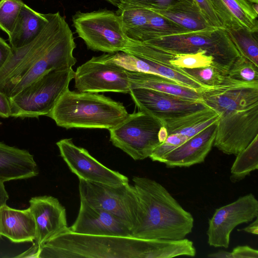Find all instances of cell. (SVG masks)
<instances>
[{
    "label": "cell",
    "instance_id": "cell-1",
    "mask_svg": "<svg viewBox=\"0 0 258 258\" xmlns=\"http://www.w3.org/2000/svg\"><path fill=\"white\" fill-rule=\"evenodd\" d=\"M200 93L203 102L219 115L213 146L237 155L258 135V83L226 77L221 85Z\"/></svg>",
    "mask_w": 258,
    "mask_h": 258
},
{
    "label": "cell",
    "instance_id": "cell-2",
    "mask_svg": "<svg viewBox=\"0 0 258 258\" xmlns=\"http://www.w3.org/2000/svg\"><path fill=\"white\" fill-rule=\"evenodd\" d=\"M133 181L139 204L133 237L179 240L192 232V215L162 184L145 177L134 176Z\"/></svg>",
    "mask_w": 258,
    "mask_h": 258
},
{
    "label": "cell",
    "instance_id": "cell-3",
    "mask_svg": "<svg viewBox=\"0 0 258 258\" xmlns=\"http://www.w3.org/2000/svg\"><path fill=\"white\" fill-rule=\"evenodd\" d=\"M154 239L84 234L69 227L42 246L40 258H153Z\"/></svg>",
    "mask_w": 258,
    "mask_h": 258
},
{
    "label": "cell",
    "instance_id": "cell-4",
    "mask_svg": "<svg viewBox=\"0 0 258 258\" xmlns=\"http://www.w3.org/2000/svg\"><path fill=\"white\" fill-rule=\"evenodd\" d=\"M129 115L120 102L98 93L76 92L68 89L47 116L66 128L110 129Z\"/></svg>",
    "mask_w": 258,
    "mask_h": 258
},
{
    "label": "cell",
    "instance_id": "cell-5",
    "mask_svg": "<svg viewBox=\"0 0 258 258\" xmlns=\"http://www.w3.org/2000/svg\"><path fill=\"white\" fill-rule=\"evenodd\" d=\"M142 42L173 53L205 51L214 57L217 68L226 75L235 60L240 55L224 28L164 35Z\"/></svg>",
    "mask_w": 258,
    "mask_h": 258
},
{
    "label": "cell",
    "instance_id": "cell-6",
    "mask_svg": "<svg viewBox=\"0 0 258 258\" xmlns=\"http://www.w3.org/2000/svg\"><path fill=\"white\" fill-rule=\"evenodd\" d=\"M72 68L50 71L15 95L9 97L11 116H47L74 79Z\"/></svg>",
    "mask_w": 258,
    "mask_h": 258
},
{
    "label": "cell",
    "instance_id": "cell-7",
    "mask_svg": "<svg viewBox=\"0 0 258 258\" xmlns=\"http://www.w3.org/2000/svg\"><path fill=\"white\" fill-rule=\"evenodd\" d=\"M76 33L93 51L114 53L127 46L128 39L124 33L117 13L107 9L90 12L77 11L72 16Z\"/></svg>",
    "mask_w": 258,
    "mask_h": 258
},
{
    "label": "cell",
    "instance_id": "cell-8",
    "mask_svg": "<svg viewBox=\"0 0 258 258\" xmlns=\"http://www.w3.org/2000/svg\"><path fill=\"white\" fill-rule=\"evenodd\" d=\"M47 22L39 34L28 44L12 48V54L0 70V91L7 96L30 67L41 57L69 26L59 12L46 14Z\"/></svg>",
    "mask_w": 258,
    "mask_h": 258
},
{
    "label": "cell",
    "instance_id": "cell-9",
    "mask_svg": "<svg viewBox=\"0 0 258 258\" xmlns=\"http://www.w3.org/2000/svg\"><path fill=\"white\" fill-rule=\"evenodd\" d=\"M79 179L81 200L118 217L133 232L139 212L138 198L133 185L128 182L109 184Z\"/></svg>",
    "mask_w": 258,
    "mask_h": 258
},
{
    "label": "cell",
    "instance_id": "cell-10",
    "mask_svg": "<svg viewBox=\"0 0 258 258\" xmlns=\"http://www.w3.org/2000/svg\"><path fill=\"white\" fill-rule=\"evenodd\" d=\"M162 125L158 119L139 110L109 130L110 141L134 160H143L161 144L158 133Z\"/></svg>",
    "mask_w": 258,
    "mask_h": 258
},
{
    "label": "cell",
    "instance_id": "cell-11",
    "mask_svg": "<svg viewBox=\"0 0 258 258\" xmlns=\"http://www.w3.org/2000/svg\"><path fill=\"white\" fill-rule=\"evenodd\" d=\"M75 87L79 92L130 93L127 70L116 64L112 53L93 56L75 72Z\"/></svg>",
    "mask_w": 258,
    "mask_h": 258
},
{
    "label": "cell",
    "instance_id": "cell-12",
    "mask_svg": "<svg viewBox=\"0 0 258 258\" xmlns=\"http://www.w3.org/2000/svg\"><path fill=\"white\" fill-rule=\"evenodd\" d=\"M258 216V201L251 193L217 209L209 220L208 243L227 248L231 232L238 225L252 221Z\"/></svg>",
    "mask_w": 258,
    "mask_h": 258
},
{
    "label": "cell",
    "instance_id": "cell-13",
    "mask_svg": "<svg viewBox=\"0 0 258 258\" xmlns=\"http://www.w3.org/2000/svg\"><path fill=\"white\" fill-rule=\"evenodd\" d=\"M56 144L61 157L79 179L109 184L128 182L127 177L101 164L87 150L76 146L71 139H61Z\"/></svg>",
    "mask_w": 258,
    "mask_h": 258
},
{
    "label": "cell",
    "instance_id": "cell-14",
    "mask_svg": "<svg viewBox=\"0 0 258 258\" xmlns=\"http://www.w3.org/2000/svg\"><path fill=\"white\" fill-rule=\"evenodd\" d=\"M140 111L164 122L208 107L202 100L186 99L151 89L135 88L129 93Z\"/></svg>",
    "mask_w": 258,
    "mask_h": 258
},
{
    "label": "cell",
    "instance_id": "cell-15",
    "mask_svg": "<svg viewBox=\"0 0 258 258\" xmlns=\"http://www.w3.org/2000/svg\"><path fill=\"white\" fill-rule=\"evenodd\" d=\"M76 44L69 26L47 51L21 77L8 95L13 96L47 73L71 68L77 62L73 54Z\"/></svg>",
    "mask_w": 258,
    "mask_h": 258
},
{
    "label": "cell",
    "instance_id": "cell-16",
    "mask_svg": "<svg viewBox=\"0 0 258 258\" xmlns=\"http://www.w3.org/2000/svg\"><path fill=\"white\" fill-rule=\"evenodd\" d=\"M122 52L179 71L211 66L218 68L214 57L204 50L190 53H173L128 39L127 46Z\"/></svg>",
    "mask_w": 258,
    "mask_h": 258
},
{
    "label": "cell",
    "instance_id": "cell-17",
    "mask_svg": "<svg viewBox=\"0 0 258 258\" xmlns=\"http://www.w3.org/2000/svg\"><path fill=\"white\" fill-rule=\"evenodd\" d=\"M36 226V241L41 246L68 227L66 210L57 199L50 196L32 197L29 201Z\"/></svg>",
    "mask_w": 258,
    "mask_h": 258
},
{
    "label": "cell",
    "instance_id": "cell-18",
    "mask_svg": "<svg viewBox=\"0 0 258 258\" xmlns=\"http://www.w3.org/2000/svg\"><path fill=\"white\" fill-rule=\"evenodd\" d=\"M69 228L80 234L132 236V231L124 221L81 200L77 218Z\"/></svg>",
    "mask_w": 258,
    "mask_h": 258
},
{
    "label": "cell",
    "instance_id": "cell-19",
    "mask_svg": "<svg viewBox=\"0 0 258 258\" xmlns=\"http://www.w3.org/2000/svg\"><path fill=\"white\" fill-rule=\"evenodd\" d=\"M217 122L204 129L172 151L164 158L162 163L168 168H174L188 167L204 162L213 146Z\"/></svg>",
    "mask_w": 258,
    "mask_h": 258
},
{
    "label": "cell",
    "instance_id": "cell-20",
    "mask_svg": "<svg viewBox=\"0 0 258 258\" xmlns=\"http://www.w3.org/2000/svg\"><path fill=\"white\" fill-rule=\"evenodd\" d=\"M39 173L34 156L28 150L0 142V182L26 179Z\"/></svg>",
    "mask_w": 258,
    "mask_h": 258
},
{
    "label": "cell",
    "instance_id": "cell-21",
    "mask_svg": "<svg viewBox=\"0 0 258 258\" xmlns=\"http://www.w3.org/2000/svg\"><path fill=\"white\" fill-rule=\"evenodd\" d=\"M213 9L225 29L244 28L258 32L256 13L247 0H210Z\"/></svg>",
    "mask_w": 258,
    "mask_h": 258
},
{
    "label": "cell",
    "instance_id": "cell-22",
    "mask_svg": "<svg viewBox=\"0 0 258 258\" xmlns=\"http://www.w3.org/2000/svg\"><path fill=\"white\" fill-rule=\"evenodd\" d=\"M0 236L15 243L33 242L36 226L29 208L20 210L7 204L0 207Z\"/></svg>",
    "mask_w": 258,
    "mask_h": 258
},
{
    "label": "cell",
    "instance_id": "cell-23",
    "mask_svg": "<svg viewBox=\"0 0 258 258\" xmlns=\"http://www.w3.org/2000/svg\"><path fill=\"white\" fill-rule=\"evenodd\" d=\"M149 10L170 19L188 32L212 31L218 28L209 23L194 0H180L165 9Z\"/></svg>",
    "mask_w": 258,
    "mask_h": 258
},
{
    "label": "cell",
    "instance_id": "cell-24",
    "mask_svg": "<svg viewBox=\"0 0 258 258\" xmlns=\"http://www.w3.org/2000/svg\"><path fill=\"white\" fill-rule=\"evenodd\" d=\"M131 89L142 88L173 95L186 99L201 101L200 92L161 76L127 70Z\"/></svg>",
    "mask_w": 258,
    "mask_h": 258
},
{
    "label": "cell",
    "instance_id": "cell-25",
    "mask_svg": "<svg viewBox=\"0 0 258 258\" xmlns=\"http://www.w3.org/2000/svg\"><path fill=\"white\" fill-rule=\"evenodd\" d=\"M47 22L46 14L37 12L24 3L13 31L9 37L12 48H20L31 42L39 34Z\"/></svg>",
    "mask_w": 258,
    "mask_h": 258
},
{
    "label": "cell",
    "instance_id": "cell-26",
    "mask_svg": "<svg viewBox=\"0 0 258 258\" xmlns=\"http://www.w3.org/2000/svg\"><path fill=\"white\" fill-rule=\"evenodd\" d=\"M218 114L207 107L178 118L166 121L163 125L167 129L168 135L178 134L188 139L204 129L216 122Z\"/></svg>",
    "mask_w": 258,
    "mask_h": 258
},
{
    "label": "cell",
    "instance_id": "cell-27",
    "mask_svg": "<svg viewBox=\"0 0 258 258\" xmlns=\"http://www.w3.org/2000/svg\"><path fill=\"white\" fill-rule=\"evenodd\" d=\"M236 156L230 170V179L232 182L242 180L258 169V135Z\"/></svg>",
    "mask_w": 258,
    "mask_h": 258
},
{
    "label": "cell",
    "instance_id": "cell-28",
    "mask_svg": "<svg viewBox=\"0 0 258 258\" xmlns=\"http://www.w3.org/2000/svg\"><path fill=\"white\" fill-rule=\"evenodd\" d=\"M225 29L240 55L258 66V32L244 28Z\"/></svg>",
    "mask_w": 258,
    "mask_h": 258
},
{
    "label": "cell",
    "instance_id": "cell-29",
    "mask_svg": "<svg viewBox=\"0 0 258 258\" xmlns=\"http://www.w3.org/2000/svg\"><path fill=\"white\" fill-rule=\"evenodd\" d=\"M147 9L148 13L146 31L138 42H145L164 35L188 32L170 19Z\"/></svg>",
    "mask_w": 258,
    "mask_h": 258
},
{
    "label": "cell",
    "instance_id": "cell-30",
    "mask_svg": "<svg viewBox=\"0 0 258 258\" xmlns=\"http://www.w3.org/2000/svg\"><path fill=\"white\" fill-rule=\"evenodd\" d=\"M226 77L241 82L258 83V66L240 55L229 68Z\"/></svg>",
    "mask_w": 258,
    "mask_h": 258
},
{
    "label": "cell",
    "instance_id": "cell-31",
    "mask_svg": "<svg viewBox=\"0 0 258 258\" xmlns=\"http://www.w3.org/2000/svg\"><path fill=\"white\" fill-rule=\"evenodd\" d=\"M181 70L206 88H211L221 85L226 76L220 70L213 66Z\"/></svg>",
    "mask_w": 258,
    "mask_h": 258
},
{
    "label": "cell",
    "instance_id": "cell-32",
    "mask_svg": "<svg viewBox=\"0 0 258 258\" xmlns=\"http://www.w3.org/2000/svg\"><path fill=\"white\" fill-rule=\"evenodd\" d=\"M23 4L22 0H0V29L9 37L13 31Z\"/></svg>",
    "mask_w": 258,
    "mask_h": 258
},
{
    "label": "cell",
    "instance_id": "cell-33",
    "mask_svg": "<svg viewBox=\"0 0 258 258\" xmlns=\"http://www.w3.org/2000/svg\"><path fill=\"white\" fill-rule=\"evenodd\" d=\"M187 140L186 137L178 134L168 135L165 141L154 150L149 158L153 161L162 163L164 158L168 154Z\"/></svg>",
    "mask_w": 258,
    "mask_h": 258
},
{
    "label": "cell",
    "instance_id": "cell-34",
    "mask_svg": "<svg viewBox=\"0 0 258 258\" xmlns=\"http://www.w3.org/2000/svg\"><path fill=\"white\" fill-rule=\"evenodd\" d=\"M209 23L216 28H223L215 13L210 0H194Z\"/></svg>",
    "mask_w": 258,
    "mask_h": 258
},
{
    "label": "cell",
    "instance_id": "cell-35",
    "mask_svg": "<svg viewBox=\"0 0 258 258\" xmlns=\"http://www.w3.org/2000/svg\"><path fill=\"white\" fill-rule=\"evenodd\" d=\"M179 1L180 0H122L130 4L154 10L165 9Z\"/></svg>",
    "mask_w": 258,
    "mask_h": 258
},
{
    "label": "cell",
    "instance_id": "cell-36",
    "mask_svg": "<svg viewBox=\"0 0 258 258\" xmlns=\"http://www.w3.org/2000/svg\"><path fill=\"white\" fill-rule=\"evenodd\" d=\"M232 258H258V251L248 245H239L231 252Z\"/></svg>",
    "mask_w": 258,
    "mask_h": 258
},
{
    "label": "cell",
    "instance_id": "cell-37",
    "mask_svg": "<svg viewBox=\"0 0 258 258\" xmlns=\"http://www.w3.org/2000/svg\"><path fill=\"white\" fill-rule=\"evenodd\" d=\"M12 54V48L0 37V70L7 62Z\"/></svg>",
    "mask_w": 258,
    "mask_h": 258
},
{
    "label": "cell",
    "instance_id": "cell-38",
    "mask_svg": "<svg viewBox=\"0 0 258 258\" xmlns=\"http://www.w3.org/2000/svg\"><path fill=\"white\" fill-rule=\"evenodd\" d=\"M41 251L42 246L34 241L30 248L15 257L40 258Z\"/></svg>",
    "mask_w": 258,
    "mask_h": 258
},
{
    "label": "cell",
    "instance_id": "cell-39",
    "mask_svg": "<svg viewBox=\"0 0 258 258\" xmlns=\"http://www.w3.org/2000/svg\"><path fill=\"white\" fill-rule=\"evenodd\" d=\"M11 109L9 97L0 91V116L8 118L11 116Z\"/></svg>",
    "mask_w": 258,
    "mask_h": 258
},
{
    "label": "cell",
    "instance_id": "cell-40",
    "mask_svg": "<svg viewBox=\"0 0 258 258\" xmlns=\"http://www.w3.org/2000/svg\"><path fill=\"white\" fill-rule=\"evenodd\" d=\"M9 199V196L6 189L4 183L0 182V207L6 204ZM2 239V237L0 236V241Z\"/></svg>",
    "mask_w": 258,
    "mask_h": 258
},
{
    "label": "cell",
    "instance_id": "cell-41",
    "mask_svg": "<svg viewBox=\"0 0 258 258\" xmlns=\"http://www.w3.org/2000/svg\"><path fill=\"white\" fill-rule=\"evenodd\" d=\"M241 231L257 235L258 234V219L257 217L248 226L244 227Z\"/></svg>",
    "mask_w": 258,
    "mask_h": 258
},
{
    "label": "cell",
    "instance_id": "cell-42",
    "mask_svg": "<svg viewBox=\"0 0 258 258\" xmlns=\"http://www.w3.org/2000/svg\"><path fill=\"white\" fill-rule=\"evenodd\" d=\"M207 256L211 258H232L231 252L224 250L209 254Z\"/></svg>",
    "mask_w": 258,
    "mask_h": 258
},
{
    "label": "cell",
    "instance_id": "cell-43",
    "mask_svg": "<svg viewBox=\"0 0 258 258\" xmlns=\"http://www.w3.org/2000/svg\"><path fill=\"white\" fill-rule=\"evenodd\" d=\"M168 137V133L166 127L162 125L158 133V139L159 142L162 143L164 142Z\"/></svg>",
    "mask_w": 258,
    "mask_h": 258
},
{
    "label": "cell",
    "instance_id": "cell-44",
    "mask_svg": "<svg viewBox=\"0 0 258 258\" xmlns=\"http://www.w3.org/2000/svg\"><path fill=\"white\" fill-rule=\"evenodd\" d=\"M109 3L111 5L117 7L118 5L122 1V0H104Z\"/></svg>",
    "mask_w": 258,
    "mask_h": 258
},
{
    "label": "cell",
    "instance_id": "cell-45",
    "mask_svg": "<svg viewBox=\"0 0 258 258\" xmlns=\"http://www.w3.org/2000/svg\"><path fill=\"white\" fill-rule=\"evenodd\" d=\"M251 3L258 4V0H247Z\"/></svg>",
    "mask_w": 258,
    "mask_h": 258
}]
</instances>
